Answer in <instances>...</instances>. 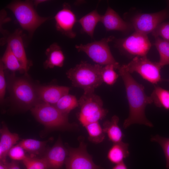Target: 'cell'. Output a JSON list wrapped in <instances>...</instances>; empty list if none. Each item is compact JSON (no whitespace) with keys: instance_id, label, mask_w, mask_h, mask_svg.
<instances>
[{"instance_id":"d4e9b609","label":"cell","mask_w":169,"mask_h":169,"mask_svg":"<svg viewBox=\"0 0 169 169\" xmlns=\"http://www.w3.org/2000/svg\"><path fill=\"white\" fill-rule=\"evenodd\" d=\"M53 105L62 113L68 115L72 110L79 106V104L76 97L68 94L62 97Z\"/></svg>"},{"instance_id":"7c38bea8","label":"cell","mask_w":169,"mask_h":169,"mask_svg":"<svg viewBox=\"0 0 169 169\" xmlns=\"http://www.w3.org/2000/svg\"><path fill=\"white\" fill-rule=\"evenodd\" d=\"M54 18L58 31L70 38L76 37V33L73 29L77 21L75 14L69 4L64 3L62 8L57 13Z\"/></svg>"},{"instance_id":"9a60e30c","label":"cell","mask_w":169,"mask_h":169,"mask_svg":"<svg viewBox=\"0 0 169 169\" xmlns=\"http://www.w3.org/2000/svg\"><path fill=\"white\" fill-rule=\"evenodd\" d=\"M35 89L39 100L52 105L63 96L68 94L70 90L69 87L57 85L38 86Z\"/></svg>"},{"instance_id":"e0dca14e","label":"cell","mask_w":169,"mask_h":169,"mask_svg":"<svg viewBox=\"0 0 169 169\" xmlns=\"http://www.w3.org/2000/svg\"><path fill=\"white\" fill-rule=\"evenodd\" d=\"M0 162H6V158L10 149L20 140L18 135L11 133L4 123L0 130Z\"/></svg>"},{"instance_id":"603a6c76","label":"cell","mask_w":169,"mask_h":169,"mask_svg":"<svg viewBox=\"0 0 169 169\" xmlns=\"http://www.w3.org/2000/svg\"><path fill=\"white\" fill-rule=\"evenodd\" d=\"M1 61L4 69H8L13 72L18 71L24 72L18 60L8 45Z\"/></svg>"},{"instance_id":"d6986e66","label":"cell","mask_w":169,"mask_h":169,"mask_svg":"<svg viewBox=\"0 0 169 169\" xmlns=\"http://www.w3.org/2000/svg\"><path fill=\"white\" fill-rule=\"evenodd\" d=\"M47 56L44 63L46 68H53L55 67H62L65 59L64 55L59 46L54 43L47 48L46 51Z\"/></svg>"},{"instance_id":"4316f807","label":"cell","mask_w":169,"mask_h":169,"mask_svg":"<svg viewBox=\"0 0 169 169\" xmlns=\"http://www.w3.org/2000/svg\"><path fill=\"white\" fill-rule=\"evenodd\" d=\"M154 45L160 56L159 64L161 67L169 64V42L157 37L155 38Z\"/></svg>"},{"instance_id":"30bf717a","label":"cell","mask_w":169,"mask_h":169,"mask_svg":"<svg viewBox=\"0 0 169 169\" xmlns=\"http://www.w3.org/2000/svg\"><path fill=\"white\" fill-rule=\"evenodd\" d=\"M68 154L65 162L66 169H102L96 165L87 152L86 145L81 141L77 148L67 147Z\"/></svg>"},{"instance_id":"cb8c5ba5","label":"cell","mask_w":169,"mask_h":169,"mask_svg":"<svg viewBox=\"0 0 169 169\" xmlns=\"http://www.w3.org/2000/svg\"><path fill=\"white\" fill-rule=\"evenodd\" d=\"M150 96L156 106L169 110V90L155 86Z\"/></svg>"},{"instance_id":"44dd1931","label":"cell","mask_w":169,"mask_h":169,"mask_svg":"<svg viewBox=\"0 0 169 169\" xmlns=\"http://www.w3.org/2000/svg\"><path fill=\"white\" fill-rule=\"evenodd\" d=\"M119 118L116 115H114L110 120L105 121L103 125V129L110 141L115 143L120 142L124 136L118 123Z\"/></svg>"},{"instance_id":"ac0fdd59","label":"cell","mask_w":169,"mask_h":169,"mask_svg":"<svg viewBox=\"0 0 169 169\" xmlns=\"http://www.w3.org/2000/svg\"><path fill=\"white\" fill-rule=\"evenodd\" d=\"M51 139L40 141L33 139H23L18 144L21 146L25 151L31 157H43L47 151L48 144Z\"/></svg>"},{"instance_id":"e575fe53","label":"cell","mask_w":169,"mask_h":169,"mask_svg":"<svg viewBox=\"0 0 169 169\" xmlns=\"http://www.w3.org/2000/svg\"><path fill=\"white\" fill-rule=\"evenodd\" d=\"M112 169H128L126 164L123 162L115 164Z\"/></svg>"},{"instance_id":"484cf974","label":"cell","mask_w":169,"mask_h":169,"mask_svg":"<svg viewBox=\"0 0 169 169\" xmlns=\"http://www.w3.org/2000/svg\"><path fill=\"white\" fill-rule=\"evenodd\" d=\"M84 127L88 132L90 141L97 144L104 141L105 134L99 121L90 123Z\"/></svg>"},{"instance_id":"ba28073f","label":"cell","mask_w":169,"mask_h":169,"mask_svg":"<svg viewBox=\"0 0 169 169\" xmlns=\"http://www.w3.org/2000/svg\"><path fill=\"white\" fill-rule=\"evenodd\" d=\"M9 89L14 100L21 106L31 109L39 102L35 87L25 79L13 78L9 84Z\"/></svg>"},{"instance_id":"f1b7e54d","label":"cell","mask_w":169,"mask_h":169,"mask_svg":"<svg viewBox=\"0 0 169 169\" xmlns=\"http://www.w3.org/2000/svg\"><path fill=\"white\" fill-rule=\"evenodd\" d=\"M115 69L114 66L111 64L103 67L101 75L103 82L109 85H112L115 83L118 77V75L115 71Z\"/></svg>"},{"instance_id":"836d02e7","label":"cell","mask_w":169,"mask_h":169,"mask_svg":"<svg viewBox=\"0 0 169 169\" xmlns=\"http://www.w3.org/2000/svg\"><path fill=\"white\" fill-rule=\"evenodd\" d=\"M8 169H21L18 163L15 161H12L8 163Z\"/></svg>"},{"instance_id":"ffe728a7","label":"cell","mask_w":169,"mask_h":169,"mask_svg":"<svg viewBox=\"0 0 169 169\" xmlns=\"http://www.w3.org/2000/svg\"><path fill=\"white\" fill-rule=\"evenodd\" d=\"M129 146L128 143L122 141L113 143L107 153L108 160L115 164L123 162L124 159L129 155Z\"/></svg>"},{"instance_id":"7402d4cb","label":"cell","mask_w":169,"mask_h":169,"mask_svg":"<svg viewBox=\"0 0 169 169\" xmlns=\"http://www.w3.org/2000/svg\"><path fill=\"white\" fill-rule=\"evenodd\" d=\"M102 16L95 9L85 15L78 21L81 25L83 31L93 38L97 24L101 22Z\"/></svg>"},{"instance_id":"74e56055","label":"cell","mask_w":169,"mask_h":169,"mask_svg":"<svg viewBox=\"0 0 169 169\" xmlns=\"http://www.w3.org/2000/svg\"><path fill=\"white\" fill-rule=\"evenodd\" d=\"M162 81H166V82H169V79H162Z\"/></svg>"},{"instance_id":"3957f363","label":"cell","mask_w":169,"mask_h":169,"mask_svg":"<svg viewBox=\"0 0 169 169\" xmlns=\"http://www.w3.org/2000/svg\"><path fill=\"white\" fill-rule=\"evenodd\" d=\"M36 120L47 129L53 130L69 128L72 126L64 114L52 105L39 102L31 109Z\"/></svg>"},{"instance_id":"2e32d148","label":"cell","mask_w":169,"mask_h":169,"mask_svg":"<svg viewBox=\"0 0 169 169\" xmlns=\"http://www.w3.org/2000/svg\"><path fill=\"white\" fill-rule=\"evenodd\" d=\"M22 34L20 29L16 30L8 37L6 42L7 45L19 61L24 73L27 74L29 62L24 48Z\"/></svg>"},{"instance_id":"8992f818","label":"cell","mask_w":169,"mask_h":169,"mask_svg":"<svg viewBox=\"0 0 169 169\" xmlns=\"http://www.w3.org/2000/svg\"><path fill=\"white\" fill-rule=\"evenodd\" d=\"M114 38L110 36L86 44L76 45L75 48L78 51L85 53L97 64L102 66L111 64L118 69L120 65L113 56L109 45Z\"/></svg>"},{"instance_id":"9c48e42d","label":"cell","mask_w":169,"mask_h":169,"mask_svg":"<svg viewBox=\"0 0 169 169\" xmlns=\"http://www.w3.org/2000/svg\"><path fill=\"white\" fill-rule=\"evenodd\" d=\"M115 46L122 52L128 55L143 57L146 56L151 44L147 35L135 31L127 37L116 40Z\"/></svg>"},{"instance_id":"4dcf8cb0","label":"cell","mask_w":169,"mask_h":169,"mask_svg":"<svg viewBox=\"0 0 169 169\" xmlns=\"http://www.w3.org/2000/svg\"><path fill=\"white\" fill-rule=\"evenodd\" d=\"M25 151L19 144L14 145L9 151L8 156L13 161L24 160L27 156Z\"/></svg>"},{"instance_id":"277c9868","label":"cell","mask_w":169,"mask_h":169,"mask_svg":"<svg viewBox=\"0 0 169 169\" xmlns=\"http://www.w3.org/2000/svg\"><path fill=\"white\" fill-rule=\"evenodd\" d=\"M80 109L78 119L84 127L104 118L108 111L103 107L101 98L94 93H84L78 100Z\"/></svg>"},{"instance_id":"4fadbf2b","label":"cell","mask_w":169,"mask_h":169,"mask_svg":"<svg viewBox=\"0 0 169 169\" xmlns=\"http://www.w3.org/2000/svg\"><path fill=\"white\" fill-rule=\"evenodd\" d=\"M68 154L67 148L64 146L60 137L53 146L49 148L43 157L49 169H61Z\"/></svg>"},{"instance_id":"1f68e13d","label":"cell","mask_w":169,"mask_h":169,"mask_svg":"<svg viewBox=\"0 0 169 169\" xmlns=\"http://www.w3.org/2000/svg\"><path fill=\"white\" fill-rule=\"evenodd\" d=\"M152 33L155 38L160 37L169 42V22L161 23Z\"/></svg>"},{"instance_id":"8d00e7d4","label":"cell","mask_w":169,"mask_h":169,"mask_svg":"<svg viewBox=\"0 0 169 169\" xmlns=\"http://www.w3.org/2000/svg\"><path fill=\"white\" fill-rule=\"evenodd\" d=\"M47 1L46 0H36L34 2V4L36 6H37L40 3H41L42 2H46Z\"/></svg>"},{"instance_id":"5b68a950","label":"cell","mask_w":169,"mask_h":169,"mask_svg":"<svg viewBox=\"0 0 169 169\" xmlns=\"http://www.w3.org/2000/svg\"><path fill=\"white\" fill-rule=\"evenodd\" d=\"M7 8L13 13L22 28L30 33L33 32L49 19L39 16L31 1H14Z\"/></svg>"},{"instance_id":"52a82bcc","label":"cell","mask_w":169,"mask_h":169,"mask_svg":"<svg viewBox=\"0 0 169 169\" xmlns=\"http://www.w3.org/2000/svg\"><path fill=\"white\" fill-rule=\"evenodd\" d=\"M123 66L130 73L136 72L153 84H157L162 81L161 75L162 67L158 62L151 61L146 56L135 57L128 64Z\"/></svg>"},{"instance_id":"d6a6232c","label":"cell","mask_w":169,"mask_h":169,"mask_svg":"<svg viewBox=\"0 0 169 169\" xmlns=\"http://www.w3.org/2000/svg\"><path fill=\"white\" fill-rule=\"evenodd\" d=\"M4 67L0 61V102H2L4 99L6 89V83L4 74Z\"/></svg>"},{"instance_id":"5bb4252c","label":"cell","mask_w":169,"mask_h":169,"mask_svg":"<svg viewBox=\"0 0 169 169\" xmlns=\"http://www.w3.org/2000/svg\"><path fill=\"white\" fill-rule=\"evenodd\" d=\"M101 22L107 31H118L127 33L133 29L130 23L124 20L115 10L109 6L104 14L102 16Z\"/></svg>"},{"instance_id":"8fae6325","label":"cell","mask_w":169,"mask_h":169,"mask_svg":"<svg viewBox=\"0 0 169 169\" xmlns=\"http://www.w3.org/2000/svg\"><path fill=\"white\" fill-rule=\"evenodd\" d=\"M169 17V11L166 9L153 13H140L134 16L130 23L135 31L147 35Z\"/></svg>"},{"instance_id":"7a4b0ae2","label":"cell","mask_w":169,"mask_h":169,"mask_svg":"<svg viewBox=\"0 0 169 169\" xmlns=\"http://www.w3.org/2000/svg\"><path fill=\"white\" fill-rule=\"evenodd\" d=\"M102 65L82 61L66 73L73 86L82 89L84 93H94L95 89L103 82L101 73Z\"/></svg>"},{"instance_id":"d590c367","label":"cell","mask_w":169,"mask_h":169,"mask_svg":"<svg viewBox=\"0 0 169 169\" xmlns=\"http://www.w3.org/2000/svg\"><path fill=\"white\" fill-rule=\"evenodd\" d=\"M8 163L0 162V169H8Z\"/></svg>"},{"instance_id":"83f0119b","label":"cell","mask_w":169,"mask_h":169,"mask_svg":"<svg viewBox=\"0 0 169 169\" xmlns=\"http://www.w3.org/2000/svg\"><path fill=\"white\" fill-rule=\"evenodd\" d=\"M22 161L26 169H49L47 163L43 157H33L27 155Z\"/></svg>"},{"instance_id":"6da1fadb","label":"cell","mask_w":169,"mask_h":169,"mask_svg":"<svg viewBox=\"0 0 169 169\" xmlns=\"http://www.w3.org/2000/svg\"><path fill=\"white\" fill-rule=\"evenodd\" d=\"M118 69L124 83L129 107V115L124 122V128L134 124L152 127L153 124L145 114L146 106L153 103L151 97L146 95L144 86L137 82L123 65Z\"/></svg>"},{"instance_id":"f546056e","label":"cell","mask_w":169,"mask_h":169,"mask_svg":"<svg viewBox=\"0 0 169 169\" xmlns=\"http://www.w3.org/2000/svg\"><path fill=\"white\" fill-rule=\"evenodd\" d=\"M151 141L158 143L161 147L166 161V167L169 169V138L156 135L153 136L151 138Z\"/></svg>"}]
</instances>
